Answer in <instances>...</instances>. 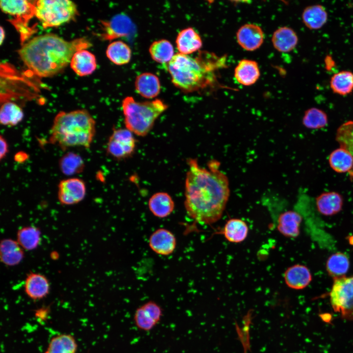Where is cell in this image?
I'll list each match as a JSON object with an SVG mask.
<instances>
[{
  "label": "cell",
  "instance_id": "6da1fadb",
  "mask_svg": "<svg viewBox=\"0 0 353 353\" xmlns=\"http://www.w3.org/2000/svg\"><path fill=\"white\" fill-rule=\"evenodd\" d=\"M185 182L184 207L188 216L197 223L210 225L222 217L230 195L227 176L219 169L220 163L208 162L207 168L196 159L187 160Z\"/></svg>",
  "mask_w": 353,
  "mask_h": 353
},
{
  "label": "cell",
  "instance_id": "7a4b0ae2",
  "mask_svg": "<svg viewBox=\"0 0 353 353\" xmlns=\"http://www.w3.org/2000/svg\"><path fill=\"white\" fill-rule=\"evenodd\" d=\"M90 45L84 39L66 41L53 34L36 36L18 51L24 64L41 77L53 76L70 63L76 52Z\"/></svg>",
  "mask_w": 353,
  "mask_h": 353
},
{
  "label": "cell",
  "instance_id": "3957f363",
  "mask_svg": "<svg viewBox=\"0 0 353 353\" xmlns=\"http://www.w3.org/2000/svg\"><path fill=\"white\" fill-rule=\"evenodd\" d=\"M223 59V58H222ZM216 55L200 51L195 56L175 54L165 67L174 85L186 93L197 92L207 88L214 82L215 71L221 62Z\"/></svg>",
  "mask_w": 353,
  "mask_h": 353
},
{
  "label": "cell",
  "instance_id": "277c9868",
  "mask_svg": "<svg viewBox=\"0 0 353 353\" xmlns=\"http://www.w3.org/2000/svg\"><path fill=\"white\" fill-rule=\"evenodd\" d=\"M95 133V121L87 110L60 111L54 119L49 142L63 150L75 147L88 148Z\"/></svg>",
  "mask_w": 353,
  "mask_h": 353
},
{
  "label": "cell",
  "instance_id": "5b68a950",
  "mask_svg": "<svg viewBox=\"0 0 353 353\" xmlns=\"http://www.w3.org/2000/svg\"><path fill=\"white\" fill-rule=\"evenodd\" d=\"M122 106L126 128L139 136L147 135L156 120L168 108L160 99L140 102L131 96L123 100Z\"/></svg>",
  "mask_w": 353,
  "mask_h": 353
},
{
  "label": "cell",
  "instance_id": "8992f818",
  "mask_svg": "<svg viewBox=\"0 0 353 353\" xmlns=\"http://www.w3.org/2000/svg\"><path fill=\"white\" fill-rule=\"evenodd\" d=\"M34 15L44 27H55L73 20L76 4L68 0H40L34 4Z\"/></svg>",
  "mask_w": 353,
  "mask_h": 353
},
{
  "label": "cell",
  "instance_id": "52a82bcc",
  "mask_svg": "<svg viewBox=\"0 0 353 353\" xmlns=\"http://www.w3.org/2000/svg\"><path fill=\"white\" fill-rule=\"evenodd\" d=\"M331 306L347 320H353V276L334 279L330 292Z\"/></svg>",
  "mask_w": 353,
  "mask_h": 353
},
{
  "label": "cell",
  "instance_id": "ba28073f",
  "mask_svg": "<svg viewBox=\"0 0 353 353\" xmlns=\"http://www.w3.org/2000/svg\"><path fill=\"white\" fill-rule=\"evenodd\" d=\"M135 147L136 140L132 132L127 128L114 129L107 143L106 151L117 159H123L130 156Z\"/></svg>",
  "mask_w": 353,
  "mask_h": 353
},
{
  "label": "cell",
  "instance_id": "9c48e42d",
  "mask_svg": "<svg viewBox=\"0 0 353 353\" xmlns=\"http://www.w3.org/2000/svg\"><path fill=\"white\" fill-rule=\"evenodd\" d=\"M86 192V185L83 180L69 178L60 181L58 186V199L63 205H73L82 201Z\"/></svg>",
  "mask_w": 353,
  "mask_h": 353
},
{
  "label": "cell",
  "instance_id": "30bf717a",
  "mask_svg": "<svg viewBox=\"0 0 353 353\" xmlns=\"http://www.w3.org/2000/svg\"><path fill=\"white\" fill-rule=\"evenodd\" d=\"M102 33L101 37L105 40H112L120 37H127L133 33V23L127 16L119 14L110 20L102 21Z\"/></svg>",
  "mask_w": 353,
  "mask_h": 353
},
{
  "label": "cell",
  "instance_id": "8fae6325",
  "mask_svg": "<svg viewBox=\"0 0 353 353\" xmlns=\"http://www.w3.org/2000/svg\"><path fill=\"white\" fill-rule=\"evenodd\" d=\"M149 245L155 253L167 256L175 251L176 246V239L170 230L160 228L155 230L150 235Z\"/></svg>",
  "mask_w": 353,
  "mask_h": 353
},
{
  "label": "cell",
  "instance_id": "7c38bea8",
  "mask_svg": "<svg viewBox=\"0 0 353 353\" xmlns=\"http://www.w3.org/2000/svg\"><path fill=\"white\" fill-rule=\"evenodd\" d=\"M236 39L238 44L243 49L253 51L259 48L263 44L264 34L258 25L246 24L237 30Z\"/></svg>",
  "mask_w": 353,
  "mask_h": 353
},
{
  "label": "cell",
  "instance_id": "4fadbf2b",
  "mask_svg": "<svg viewBox=\"0 0 353 353\" xmlns=\"http://www.w3.org/2000/svg\"><path fill=\"white\" fill-rule=\"evenodd\" d=\"M24 290L28 298L38 301L46 298L50 293V283L44 275L30 272L25 277Z\"/></svg>",
  "mask_w": 353,
  "mask_h": 353
},
{
  "label": "cell",
  "instance_id": "5bb4252c",
  "mask_svg": "<svg viewBox=\"0 0 353 353\" xmlns=\"http://www.w3.org/2000/svg\"><path fill=\"white\" fill-rule=\"evenodd\" d=\"M284 279L289 288L300 290L309 284L312 276L309 270L306 266L295 264L286 270L284 273Z\"/></svg>",
  "mask_w": 353,
  "mask_h": 353
},
{
  "label": "cell",
  "instance_id": "9a60e30c",
  "mask_svg": "<svg viewBox=\"0 0 353 353\" xmlns=\"http://www.w3.org/2000/svg\"><path fill=\"white\" fill-rule=\"evenodd\" d=\"M302 19L303 24L309 29L318 30L327 23L328 13L323 5L312 4L306 6L303 10Z\"/></svg>",
  "mask_w": 353,
  "mask_h": 353
},
{
  "label": "cell",
  "instance_id": "2e32d148",
  "mask_svg": "<svg viewBox=\"0 0 353 353\" xmlns=\"http://www.w3.org/2000/svg\"><path fill=\"white\" fill-rule=\"evenodd\" d=\"M176 43L179 53L185 55L199 50L202 45L201 36L192 27L181 30L177 35Z\"/></svg>",
  "mask_w": 353,
  "mask_h": 353
},
{
  "label": "cell",
  "instance_id": "e0dca14e",
  "mask_svg": "<svg viewBox=\"0 0 353 353\" xmlns=\"http://www.w3.org/2000/svg\"><path fill=\"white\" fill-rule=\"evenodd\" d=\"M148 207L153 216L158 218H165L173 212L175 202L168 193L159 192L150 197L148 201Z\"/></svg>",
  "mask_w": 353,
  "mask_h": 353
},
{
  "label": "cell",
  "instance_id": "ac0fdd59",
  "mask_svg": "<svg viewBox=\"0 0 353 353\" xmlns=\"http://www.w3.org/2000/svg\"><path fill=\"white\" fill-rule=\"evenodd\" d=\"M234 75L239 83L244 86L252 85L260 76L258 63L254 60L243 59L236 66Z\"/></svg>",
  "mask_w": 353,
  "mask_h": 353
},
{
  "label": "cell",
  "instance_id": "d6986e66",
  "mask_svg": "<svg viewBox=\"0 0 353 353\" xmlns=\"http://www.w3.org/2000/svg\"><path fill=\"white\" fill-rule=\"evenodd\" d=\"M70 66L79 76H86L92 74L97 68L95 56L85 49L79 50L73 55Z\"/></svg>",
  "mask_w": 353,
  "mask_h": 353
},
{
  "label": "cell",
  "instance_id": "ffe728a7",
  "mask_svg": "<svg viewBox=\"0 0 353 353\" xmlns=\"http://www.w3.org/2000/svg\"><path fill=\"white\" fill-rule=\"evenodd\" d=\"M299 38L296 32L291 27L282 26L274 32L272 42L274 47L278 51L288 52L298 45Z\"/></svg>",
  "mask_w": 353,
  "mask_h": 353
},
{
  "label": "cell",
  "instance_id": "44dd1931",
  "mask_svg": "<svg viewBox=\"0 0 353 353\" xmlns=\"http://www.w3.org/2000/svg\"><path fill=\"white\" fill-rule=\"evenodd\" d=\"M302 221V216L298 212L287 211L278 216L277 227L278 231L283 236L295 238L300 234Z\"/></svg>",
  "mask_w": 353,
  "mask_h": 353
},
{
  "label": "cell",
  "instance_id": "7402d4cb",
  "mask_svg": "<svg viewBox=\"0 0 353 353\" xmlns=\"http://www.w3.org/2000/svg\"><path fill=\"white\" fill-rule=\"evenodd\" d=\"M137 92L144 98L152 99L159 94L161 90L159 78L151 73H144L138 76L135 81Z\"/></svg>",
  "mask_w": 353,
  "mask_h": 353
},
{
  "label": "cell",
  "instance_id": "603a6c76",
  "mask_svg": "<svg viewBox=\"0 0 353 353\" xmlns=\"http://www.w3.org/2000/svg\"><path fill=\"white\" fill-rule=\"evenodd\" d=\"M316 203L318 211L325 216L337 214L342 208V197L335 192H325L317 197Z\"/></svg>",
  "mask_w": 353,
  "mask_h": 353
},
{
  "label": "cell",
  "instance_id": "cb8c5ba5",
  "mask_svg": "<svg viewBox=\"0 0 353 353\" xmlns=\"http://www.w3.org/2000/svg\"><path fill=\"white\" fill-rule=\"evenodd\" d=\"M222 233L228 242L239 243L247 238L249 227L245 221L239 218H231L226 222Z\"/></svg>",
  "mask_w": 353,
  "mask_h": 353
},
{
  "label": "cell",
  "instance_id": "d4e9b609",
  "mask_svg": "<svg viewBox=\"0 0 353 353\" xmlns=\"http://www.w3.org/2000/svg\"><path fill=\"white\" fill-rule=\"evenodd\" d=\"M1 261L8 266H13L20 263L24 258L23 249L17 241L4 239L0 243Z\"/></svg>",
  "mask_w": 353,
  "mask_h": 353
},
{
  "label": "cell",
  "instance_id": "484cf974",
  "mask_svg": "<svg viewBox=\"0 0 353 353\" xmlns=\"http://www.w3.org/2000/svg\"><path fill=\"white\" fill-rule=\"evenodd\" d=\"M77 346L73 335L61 333L51 338L44 353H76Z\"/></svg>",
  "mask_w": 353,
  "mask_h": 353
},
{
  "label": "cell",
  "instance_id": "4316f807",
  "mask_svg": "<svg viewBox=\"0 0 353 353\" xmlns=\"http://www.w3.org/2000/svg\"><path fill=\"white\" fill-rule=\"evenodd\" d=\"M1 10L18 17L30 18L34 15V4L26 0H4L0 1Z\"/></svg>",
  "mask_w": 353,
  "mask_h": 353
},
{
  "label": "cell",
  "instance_id": "83f0119b",
  "mask_svg": "<svg viewBox=\"0 0 353 353\" xmlns=\"http://www.w3.org/2000/svg\"><path fill=\"white\" fill-rule=\"evenodd\" d=\"M331 91L340 96H347L353 91V72L343 70L334 74L330 78Z\"/></svg>",
  "mask_w": 353,
  "mask_h": 353
},
{
  "label": "cell",
  "instance_id": "f1b7e54d",
  "mask_svg": "<svg viewBox=\"0 0 353 353\" xmlns=\"http://www.w3.org/2000/svg\"><path fill=\"white\" fill-rule=\"evenodd\" d=\"M330 167L339 173L353 171V155L348 150L341 147L332 151L328 158Z\"/></svg>",
  "mask_w": 353,
  "mask_h": 353
},
{
  "label": "cell",
  "instance_id": "f546056e",
  "mask_svg": "<svg viewBox=\"0 0 353 353\" xmlns=\"http://www.w3.org/2000/svg\"><path fill=\"white\" fill-rule=\"evenodd\" d=\"M41 241V231L39 228L29 226L20 228L17 233V242L21 248L26 251L37 248Z\"/></svg>",
  "mask_w": 353,
  "mask_h": 353
},
{
  "label": "cell",
  "instance_id": "4dcf8cb0",
  "mask_svg": "<svg viewBox=\"0 0 353 353\" xmlns=\"http://www.w3.org/2000/svg\"><path fill=\"white\" fill-rule=\"evenodd\" d=\"M108 59L118 65L127 64L131 57V50L129 46L122 41H113L108 45L106 50Z\"/></svg>",
  "mask_w": 353,
  "mask_h": 353
},
{
  "label": "cell",
  "instance_id": "1f68e13d",
  "mask_svg": "<svg viewBox=\"0 0 353 353\" xmlns=\"http://www.w3.org/2000/svg\"><path fill=\"white\" fill-rule=\"evenodd\" d=\"M149 52L153 60L164 64L169 63L175 55L173 46L166 39L152 42L150 46Z\"/></svg>",
  "mask_w": 353,
  "mask_h": 353
},
{
  "label": "cell",
  "instance_id": "d6a6232c",
  "mask_svg": "<svg viewBox=\"0 0 353 353\" xmlns=\"http://www.w3.org/2000/svg\"><path fill=\"white\" fill-rule=\"evenodd\" d=\"M24 112L17 104L7 101L1 105L0 110V122L4 126H13L23 119Z\"/></svg>",
  "mask_w": 353,
  "mask_h": 353
},
{
  "label": "cell",
  "instance_id": "836d02e7",
  "mask_svg": "<svg viewBox=\"0 0 353 353\" xmlns=\"http://www.w3.org/2000/svg\"><path fill=\"white\" fill-rule=\"evenodd\" d=\"M350 266L347 256L342 252L331 255L326 263V269L328 274L334 279L345 277Z\"/></svg>",
  "mask_w": 353,
  "mask_h": 353
},
{
  "label": "cell",
  "instance_id": "e575fe53",
  "mask_svg": "<svg viewBox=\"0 0 353 353\" xmlns=\"http://www.w3.org/2000/svg\"><path fill=\"white\" fill-rule=\"evenodd\" d=\"M85 164L82 158L77 153L68 152L63 155L59 161L61 172L67 176H72L83 172Z\"/></svg>",
  "mask_w": 353,
  "mask_h": 353
},
{
  "label": "cell",
  "instance_id": "d590c367",
  "mask_svg": "<svg viewBox=\"0 0 353 353\" xmlns=\"http://www.w3.org/2000/svg\"><path fill=\"white\" fill-rule=\"evenodd\" d=\"M327 114L322 110L312 107L306 110L303 118V124L307 128L318 129L325 127L328 124Z\"/></svg>",
  "mask_w": 353,
  "mask_h": 353
},
{
  "label": "cell",
  "instance_id": "8d00e7d4",
  "mask_svg": "<svg viewBox=\"0 0 353 353\" xmlns=\"http://www.w3.org/2000/svg\"><path fill=\"white\" fill-rule=\"evenodd\" d=\"M336 139L340 147L348 150L353 155V121L344 123L337 130Z\"/></svg>",
  "mask_w": 353,
  "mask_h": 353
},
{
  "label": "cell",
  "instance_id": "74e56055",
  "mask_svg": "<svg viewBox=\"0 0 353 353\" xmlns=\"http://www.w3.org/2000/svg\"><path fill=\"white\" fill-rule=\"evenodd\" d=\"M134 321L136 326L139 329L145 331L152 330L157 325L141 306L136 309L134 315Z\"/></svg>",
  "mask_w": 353,
  "mask_h": 353
},
{
  "label": "cell",
  "instance_id": "f35d334b",
  "mask_svg": "<svg viewBox=\"0 0 353 353\" xmlns=\"http://www.w3.org/2000/svg\"><path fill=\"white\" fill-rule=\"evenodd\" d=\"M147 314L157 324L163 316V309L156 302L149 301L141 306Z\"/></svg>",
  "mask_w": 353,
  "mask_h": 353
},
{
  "label": "cell",
  "instance_id": "ab89813d",
  "mask_svg": "<svg viewBox=\"0 0 353 353\" xmlns=\"http://www.w3.org/2000/svg\"><path fill=\"white\" fill-rule=\"evenodd\" d=\"M50 311V307L43 306L35 310L34 315L35 318L39 322H44L49 317Z\"/></svg>",
  "mask_w": 353,
  "mask_h": 353
},
{
  "label": "cell",
  "instance_id": "60d3db41",
  "mask_svg": "<svg viewBox=\"0 0 353 353\" xmlns=\"http://www.w3.org/2000/svg\"><path fill=\"white\" fill-rule=\"evenodd\" d=\"M0 158L1 160L6 155L8 151V145L5 139L2 136L0 137Z\"/></svg>",
  "mask_w": 353,
  "mask_h": 353
},
{
  "label": "cell",
  "instance_id": "b9f144b4",
  "mask_svg": "<svg viewBox=\"0 0 353 353\" xmlns=\"http://www.w3.org/2000/svg\"><path fill=\"white\" fill-rule=\"evenodd\" d=\"M27 155L25 153H19L15 156V160L16 161L21 162L27 159Z\"/></svg>",
  "mask_w": 353,
  "mask_h": 353
},
{
  "label": "cell",
  "instance_id": "7bdbcfd3",
  "mask_svg": "<svg viewBox=\"0 0 353 353\" xmlns=\"http://www.w3.org/2000/svg\"><path fill=\"white\" fill-rule=\"evenodd\" d=\"M0 44H1L5 36L4 31L1 26L0 27Z\"/></svg>",
  "mask_w": 353,
  "mask_h": 353
}]
</instances>
